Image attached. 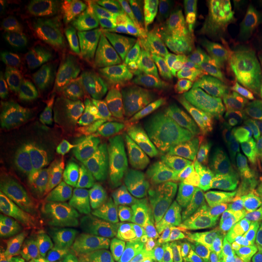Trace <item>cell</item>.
I'll return each instance as SVG.
<instances>
[{
	"instance_id": "14",
	"label": "cell",
	"mask_w": 262,
	"mask_h": 262,
	"mask_svg": "<svg viewBox=\"0 0 262 262\" xmlns=\"http://www.w3.org/2000/svg\"><path fill=\"white\" fill-rule=\"evenodd\" d=\"M10 94L26 113L38 119H56L70 107L67 91L56 80L17 81Z\"/></svg>"
},
{
	"instance_id": "30",
	"label": "cell",
	"mask_w": 262,
	"mask_h": 262,
	"mask_svg": "<svg viewBox=\"0 0 262 262\" xmlns=\"http://www.w3.org/2000/svg\"><path fill=\"white\" fill-rule=\"evenodd\" d=\"M256 81L258 83V85L262 88V79H258V78H256Z\"/></svg>"
},
{
	"instance_id": "22",
	"label": "cell",
	"mask_w": 262,
	"mask_h": 262,
	"mask_svg": "<svg viewBox=\"0 0 262 262\" xmlns=\"http://www.w3.org/2000/svg\"><path fill=\"white\" fill-rule=\"evenodd\" d=\"M229 254L235 262H262V251L255 249H229Z\"/></svg>"
},
{
	"instance_id": "31",
	"label": "cell",
	"mask_w": 262,
	"mask_h": 262,
	"mask_svg": "<svg viewBox=\"0 0 262 262\" xmlns=\"http://www.w3.org/2000/svg\"><path fill=\"white\" fill-rule=\"evenodd\" d=\"M261 251H262V249H261Z\"/></svg>"
},
{
	"instance_id": "3",
	"label": "cell",
	"mask_w": 262,
	"mask_h": 262,
	"mask_svg": "<svg viewBox=\"0 0 262 262\" xmlns=\"http://www.w3.org/2000/svg\"><path fill=\"white\" fill-rule=\"evenodd\" d=\"M255 81V73L248 71L194 79L202 141L217 153L228 156L235 148Z\"/></svg>"
},
{
	"instance_id": "9",
	"label": "cell",
	"mask_w": 262,
	"mask_h": 262,
	"mask_svg": "<svg viewBox=\"0 0 262 262\" xmlns=\"http://www.w3.org/2000/svg\"><path fill=\"white\" fill-rule=\"evenodd\" d=\"M136 171L127 158L111 160L84 183L80 194L85 206L101 225H111L125 214L135 198Z\"/></svg>"
},
{
	"instance_id": "5",
	"label": "cell",
	"mask_w": 262,
	"mask_h": 262,
	"mask_svg": "<svg viewBox=\"0 0 262 262\" xmlns=\"http://www.w3.org/2000/svg\"><path fill=\"white\" fill-rule=\"evenodd\" d=\"M152 10L130 0H80L68 15V27L89 41L135 40L146 32Z\"/></svg>"
},
{
	"instance_id": "7",
	"label": "cell",
	"mask_w": 262,
	"mask_h": 262,
	"mask_svg": "<svg viewBox=\"0 0 262 262\" xmlns=\"http://www.w3.org/2000/svg\"><path fill=\"white\" fill-rule=\"evenodd\" d=\"M130 142V133L125 126L96 114L67 131L63 148L70 168L75 172H86L122 153Z\"/></svg>"
},
{
	"instance_id": "13",
	"label": "cell",
	"mask_w": 262,
	"mask_h": 262,
	"mask_svg": "<svg viewBox=\"0 0 262 262\" xmlns=\"http://www.w3.org/2000/svg\"><path fill=\"white\" fill-rule=\"evenodd\" d=\"M162 85L176 123L191 136L202 140L198 100L189 72L181 64L169 66L162 73Z\"/></svg>"
},
{
	"instance_id": "10",
	"label": "cell",
	"mask_w": 262,
	"mask_h": 262,
	"mask_svg": "<svg viewBox=\"0 0 262 262\" xmlns=\"http://www.w3.org/2000/svg\"><path fill=\"white\" fill-rule=\"evenodd\" d=\"M211 227L204 198L198 192L173 205L159 219L153 231L165 247L191 253L209 243Z\"/></svg>"
},
{
	"instance_id": "23",
	"label": "cell",
	"mask_w": 262,
	"mask_h": 262,
	"mask_svg": "<svg viewBox=\"0 0 262 262\" xmlns=\"http://www.w3.org/2000/svg\"><path fill=\"white\" fill-rule=\"evenodd\" d=\"M3 262H49L41 257L40 255L32 253V251H26V253L17 254H6L3 255Z\"/></svg>"
},
{
	"instance_id": "24",
	"label": "cell",
	"mask_w": 262,
	"mask_h": 262,
	"mask_svg": "<svg viewBox=\"0 0 262 262\" xmlns=\"http://www.w3.org/2000/svg\"><path fill=\"white\" fill-rule=\"evenodd\" d=\"M136 245H137V238L131 237L125 247L118 251L116 262H134V260H135V254H136Z\"/></svg>"
},
{
	"instance_id": "8",
	"label": "cell",
	"mask_w": 262,
	"mask_h": 262,
	"mask_svg": "<svg viewBox=\"0 0 262 262\" xmlns=\"http://www.w3.org/2000/svg\"><path fill=\"white\" fill-rule=\"evenodd\" d=\"M219 12L195 0H164L152 8V25L159 56L169 60L180 55L217 19Z\"/></svg>"
},
{
	"instance_id": "2",
	"label": "cell",
	"mask_w": 262,
	"mask_h": 262,
	"mask_svg": "<svg viewBox=\"0 0 262 262\" xmlns=\"http://www.w3.org/2000/svg\"><path fill=\"white\" fill-rule=\"evenodd\" d=\"M202 168L192 146L180 136L166 139L153 156L141 185L137 222L153 229L164 214L194 194Z\"/></svg>"
},
{
	"instance_id": "4",
	"label": "cell",
	"mask_w": 262,
	"mask_h": 262,
	"mask_svg": "<svg viewBox=\"0 0 262 262\" xmlns=\"http://www.w3.org/2000/svg\"><path fill=\"white\" fill-rule=\"evenodd\" d=\"M212 227L232 248L253 249L262 238V203L231 176L206 180L202 187Z\"/></svg>"
},
{
	"instance_id": "17",
	"label": "cell",
	"mask_w": 262,
	"mask_h": 262,
	"mask_svg": "<svg viewBox=\"0 0 262 262\" xmlns=\"http://www.w3.org/2000/svg\"><path fill=\"white\" fill-rule=\"evenodd\" d=\"M2 149L17 165L27 168L44 170L52 162V147L47 137L19 127L3 131Z\"/></svg>"
},
{
	"instance_id": "1",
	"label": "cell",
	"mask_w": 262,
	"mask_h": 262,
	"mask_svg": "<svg viewBox=\"0 0 262 262\" xmlns=\"http://www.w3.org/2000/svg\"><path fill=\"white\" fill-rule=\"evenodd\" d=\"M80 71L91 93L139 122L164 116L163 97L149 41L97 45L84 54Z\"/></svg>"
},
{
	"instance_id": "26",
	"label": "cell",
	"mask_w": 262,
	"mask_h": 262,
	"mask_svg": "<svg viewBox=\"0 0 262 262\" xmlns=\"http://www.w3.org/2000/svg\"><path fill=\"white\" fill-rule=\"evenodd\" d=\"M245 178L250 187H253L258 194L262 195V169L248 171Z\"/></svg>"
},
{
	"instance_id": "6",
	"label": "cell",
	"mask_w": 262,
	"mask_h": 262,
	"mask_svg": "<svg viewBox=\"0 0 262 262\" xmlns=\"http://www.w3.org/2000/svg\"><path fill=\"white\" fill-rule=\"evenodd\" d=\"M248 56L228 19L219 11L217 19L179 55V62L199 79L227 77L247 66Z\"/></svg>"
},
{
	"instance_id": "15",
	"label": "cell",
	"mask_w": 262,
	"mask_h": 262,
	"mask_svg": "<svg viewBox=\"0 0 262 262\" xmlns=\"http://www.w3.org/2000/svg\"><path fill=\"white\" fill-rule=\"evenodd\" d=\"M238 168L262 169V88L255 81L234 148Z\"/></svg>"
},
{
	"instance_id": "21",
	"label": "cell",
	"mask_w": 262,
	"mask_h": 262,
	"mask_svg": "<svg viewBox=\"0 0 262 262\" xmlns=\"http://www.w3.org/2000/svg\"><path fill=\"white\" fill-rule=\"evenodd\" d=\"M242 44L254 70L256 71V73H262V45L248 41H242Z\"/></svg>"
},
{
	"instance_id": "16",
	"label": "cell",
	"mask_w": 262,
	"mask_h": 262,
	"mask_svg": "<svg viewBox=\"0 0 262 262\" xmlns=\"http://www.w3.org/2000/svg\"><path fill=\"white\" fill-rule=\"evenodd\" d=\"M4 68L18 81L56 80L57 70L54 61L37 42L19 41L6 51Z\"/></svg>"
},
{
	"instance_id": "29",
	"label": "cell",
	"mask_w": 262,
	"mask_h": 262,
	"mask_svg": "<svg viewBox=\"0 0 262 262\" xmlns=\"http://www.w3.org/2000/svg\"><path fill=\"white\" fill-rule=\"evenodd\" d=\"M255 77L258 78V79H262V73H255Z\"/></svg>"
},
{
	"instance_id": "20",
	"label": "cell",
	"mask_w": 262,
	"mask_h": 262,
	"mask_svg": "<svg viewBox=\"0 0 262 262\" xmlns=\"http://www.w3.org/2000/svg\"><path fill=\"white\" fill-rule=\"evenodd\" d=\"M143 262H211L202 250L183 253L165 245H152L145 248Z\"/></svg>"
},
{
	"instance_id": "25",
	"label": "cell",
	"mask_w": 262,
	"mask_h": 262,
	"mask_svg": "<svg viewBox=\"0 0 262 262\" xmlns=\"http://www.w3.org/2000/svg\"><path fill=\"white\" fill-rule=\"evenodd\" d=\"M15 11L14 5L9 2H2V33L8 32V29L11 27L12 18H14Z\"/></svg>"
},
{
	"instance_id": "27",
	"label": "cell",
	"mask_w": 262,
	"mask_h": 262,
	"mask_svg": "<svg viewBox=\"0 0 262 262\" xmlns=\"http://www.w3.org/2000/svg\"><path fill=\"white\" fill-rule=\"evenodd\" d=\"M239 5L243 8L249 14L254 15L255 17L262 21V0H249V2H242Z\"/></svg>"
},
{
	"instance_id": "12",
	"label": "cell",
	"mask_w": 262,
	"mask_h": 262,
	"mask_svg": "<svg viewBox=\"0 0 262 262\" xmlns=\"http://www.w3.org/2000/svg\"><path fill=\"white\" fill-rule=\"evenodd\" d=\"M47 243L58 253L73 254L90 248L96 233L90 219L70 199H58L45 231Z\"/></svg>"
},
{
	"instance_id": "11",
	"label": "cell",
	"mask_w": 262,
	"mask_h": 262,
	"mask_svg": "<svg viewBox=\"0 0 262 262\" xmlns=\"http://www.w3.org/2000/svg\"><path fill=\"white\" fill-rule=\"evenodd\" d=\"M11 193L19 214L29 228L45 232L58 202L56 187L41 170L16 165Z\"/></svg>"
},
{
	"instance_id": "18",
	"label": "cell",
	"mask_w": 262,
	"mask_h": 262,
	"mask_svg": "<svg viewBox=\"0 0 262 262\" xmlns=\"http://www.w3.org/2000/svg\"><path fill=\"white\" fill-rule=\"evenodd\" d=\"M21 237L19 211L16 205L11 188L5 180L0 187V242L6 248L15 247Z\"/></svg>"
},
{
	"instance_id": "28",
	"label": "cell",
	"mask_w": 262,
	"mask_h": 262,
	"mask_svg": "<svg viewBox=\"0 0 262 262\" xmlns=\"http://www.w3.org/2000/svg\"><path fill=\"white\" fill-rule=\"evenodd\" d=\"M211 262H235L233 258H232L229 251L226 250L224 247L221 245H216V247L212 249Z\"/></svg>"
},
{
	"instance_id": "19",
	"label": "cell",
	"mask_w": 262,
	"mask_h": 262,
	"mask_svg": "<svg viewBox=\"0 0 262 262\" xmlns=\"http://www.w3.org/2000/svg\"><path fill=\"white\" fill-rule=\"evenodd\" d=\"M219 11L227 17L237 37L242 41L262 45V21L234 3H220Z\"/></svg>"
}]
</instances>
